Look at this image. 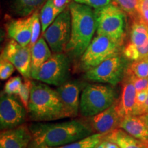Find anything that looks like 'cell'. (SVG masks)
<instances>
[{"label": "cell", "instance_id": "cell-1", "mask_svg": "<svg viewBox=\"0 0 148 148\" xmlns=\"http://www.w3.org/2000/svg\"><path fill=\"white\" fill-rule=\"evenodd\" d=\"M32 140L49 147H61L93 134L86 121L73 119L57 123L36 122L29 125Z\"/></svg>", "mask_w": 148, "mask_h": 148}, {"label": "cell", "instance_id": "cell-2", "mask_svg": "<svg viewBox=\"0 0 148 148\" xmlns=\"http://www.w3.org/2000/svg\"><path fill=\"white\" fill-rule=\"evenodd\" d=\"M69 8L71 16V31L65 51L73 58H80L97 30V14L90 7L75 1L69 3Z\"/></svg>", "mask_w": 148, "mask_h": 148}, {"label": "cell", "instance_id": "cell-3", "mask_svg": "<svg viewBox=\"0 0 148 148\" xmlns=\"http://www.w3.org/2000/svg\"><path fill=\"white\" fill-rule=\"evenodd\" d=\"M29 119L35 122L51 121L66 118L56 89L39 81H32L27 108Z\"/></svg>", "mask_w": 148, "mask_h": 148}, {"label": "cell", "instance_id": "cell-4", "mask_svg": "<svg viewBox=\"0 0 148 148\" xmlns=\"http://www.w3.org/2000/svg\"><path fill=\"white\" fill-rule=\"evenodd\" d=\"M116 101V92L112 85L87 84L80 95L79 114L84 117H91L108 108Z\"/></svg>", "mask_w": 148, "mask_h": 148}, {"label": "cell", "instance_id": "cell-5", "mask_svg": "<svg viewBox=\"0 0 148 148\" xmlns=\"http://www.w3.org/2000/svg\"><path fill=\"white\" fill-rule=\"evenodd\" d=\"M121 45L109 36L97 34L80 57L79 69L86 72L106 59L118 55Z\"/></svg>", "mask_w": 148, "mask_h": 148}, {"label": "cell", "instance_id": "cell-6", "mask_svg": "<svg viewBox=\"0 0 148 148\" xmlns=\"http://www.w3.org/2000/svg\"><path fill=\"white\" fill-rule=\"evenodd\" d=\"M69 56L63 52L53 53L32 78L58 87L69 80Z\"/></svg>", "mask_w": 148, "mask_h": 148}, {"label": "cell", "instance_id": "cell-7", "mask_svg": "<svg viewBox=\"0 0 148 148\" xmlns=\"http://www.w3.org/2000/svg\"><path fill=\"white\" fill-rule=\"evenodd\" d=\"M97 34H103L121 44L125 34V14L115 5L109 4L95 10Z\"/></svg>", "mask_w": 148, "mask_h": 148}, {"label": "cell", "instance_id": "cell-8", "mask_svg": "<svg viewBox=\"0 0 148 148\" xmlns=\"http://www.w3.org/2000/svg\"><path fill=\"white\" fill-rule=\"evenodd\" d=\"M125 67L124 59L116 55L85 72L84 78L91 82L116 86L124 78Z\"/></svg>", "mask_w": 148, "mask_h": 148}, {"label": "cell", "instance_id": "cell-9", "mask_svg": "<svg viewBox=\"0 0 148 148\" xmlns=\"http://www.w3.org/2000/svg\"><path fill=\"white\" fill-rule=\"evenodd\" d=\"M71 31V16L68 6L42 33V36L53 53H62L69 41Z\"/></svg>", "mask_w": 148, "mask_h": 148}, {"label": "cell", "instance_id": "cell-10", "mask_svg": "<svg viewBox=\"0 0 148 148\" xmlns=\"http://www.w3.org/2000/svg\"><path fill=\"white\" fill-rule=\"evenodd\" d=\"M28 115L27 110L14 95L1 92L0 97V127L1 130L24 124Z\"/></svg>", "mask_w": 148, "mask_h": 148}, {"label": "cell", "instance_id": "cell-11", "mask_svg": "<svg viewBox=\"0 0 148 148\" xmlns=\"http://www.w3.org/2000/svg\"><path fill=\"white\" fill-rule=\"evenodd\" d=\"M123 55L132 61L148 57V26L141 20L133 23L130 40L123 49Z\"/></svg>", "mask_w": 148, "mask_h": 148}, {"label": "cell", "instance_id": "cell-12", "mask_svg": "<svg viewBox=\"0 0 148 148\" xmlns=\"http://www.w3.org/2000/svg\"><path fill=\"white\" fill-rule=\"evenodd\" d=\"M1 57L13 64L24 78H31V48L29 45L23 46L11 39L3 49Z\"/></svg>", "mask_w": 148, "mask_h": 148}, {"label": "cell", "instance_id": "cell-13", "mask_svg": "<svg viewBox=\"0 0 148 148\" xmlns=\"http://www.w3.org/2000/svg\"><path fill=\"white\" fill-rule=\"evenodd\" d=\"M63 104L66 118H74L78 115L80 102L81 84L77 81L68 80L56 88Z\"/></svg>", "mask_w": 148, "mask_h": 148}, {"label": "cell", "instance_id": "cell-14", "mask_svg": "<svg viewBox=\"0 0 148 148\" xmlns=\"http://www.w3.org/2000/svg\"><path fill=\"white\" fill-rule=\"evenodd\" d=\"M117 100L108 108L96 115L87 118V123L93 133H109L119 128L122 117L117 110Z\"/></svg>", "mask_w": 148, "mask_h": 148}, {"label": "cell", "instance_id": "cell-15", "mask_svg": "<svg viewBox=\"0 0 148 148\" xmlns=\"http://www.w3.org/2000/svg\"><path fill=\"white\" fill-rule=\"evenodd\" d=\"M32 140L29 126L21 125L3 130L0 134V148H28Z\"/></svg>", "mask_w": 148, "mask_h": 148}, {"label": "cell", "instance_id": "cell-16", "mask_svg": "<svg viewBox=\"0 0 148 148\" xmlns=\"http://www.w3.org/2000/svg\"><path fill=\"white\" fill-rule=\"evenodd\" d=\"M33 16H30L12 19L6 24L7 34L23 46L29 45L32 38Z\"/></svg>", "mask_w": 148, "mask_h": 148}, {"label": "cell", "instance_id": "cell-17", "mask_svg": "<svg viewBox=\"0 0 148 148\" xmlns=\"http://www.w3.org/2000/svg\"><path fill=\"white\" fill-rule=\"evenodd\" d=\"M124 82L122 86L120 100L117 101V110L121 117L134 114L136 103V88L130 75L125 73Z\"/></svg>", "mask_w": 148, "mask_h": 148}, {"label": "cell", "instance_id": "cell-18", "mask_svg": "<svg viewBox=\"0 0 148 148\" xmlns=\"http://www.w3.org/2000/svg\"><path fill=\"white\" fill-rule=\"evenodd\" d=\"M119 128L141 141L148 139L147 127L140 115L130 114L122 117Z\"/></svg>", "mask_w": 148, "mask_h": 148}, {"label": "cell", "instance_id": "cell-19", "mask_svg": "<svg viewBox=\"0 0 148 148\" xmlns=\"http://www.w3.org/2000/svg\"><path fill=\"white\" fill-rule=\"evenodd\" d=\"M51 55L47 42L43 36L40 37L31 48V78Z\"/></svg>", "mask_w": 148, "mask_h": 148}, {"label": "cell", "instance_id": "cell-20", "mask_svg": "<svg viewBox=\"0 0 148 148\" xmlns=\"http://www.w3.org/2000/svg\"><path fill=\"white\" fill-rule=\"evenodd\" d=\"M104 139L112 140L120 148H145L141 140L131 136L121 128H116L108 133Z\"/></svg>", "mask_w": 148, "mask_h": 148}, {"label": "cell", "instance_id": "cell-21", "mask_svg": "<svg viewBox=\"0 0 148 148\" xmlns=\"http://www.w3.org/2000/svg\"><path fill=\"white\" fill-rule=\"evenodd\" d=\"M47 0H14V8L18 15L28 16L34 13Z\"/></svg>", "mask_w": 148, "mask_h": 148}, {"label": "cell", "instance_id": "cell-22", "mask_svg": "<svg viewBox=\"0 0 148 148\" xmlns=\"http://www.w3.org/2000/svg\"><path fill=\"white\" fill-rule=\"evenodd\" d=\"M61 12L55 7L52 0H47L42 5L40 13V19L41 23L42 33L48 28V27L54 21Z\"/></svg>", "mask_w": 148, "mask_h": 148}, {"label": "cell", "instance_id": "cell-23", "mask_svg": "<svg viewBox=\"0 0 148 148\" xmlns=\"http://www.w3.org/2000/svg\"><path fill=\"white\" fill-rule=\"evenodd\" d=\"M107 134L108 133H93L73 143L57 148H95L98 144L104 140Z\"/></svg>", "mask_w": 148, "mask_h": 148}, {"label": "cell", "instance_id": "cell-24", "mask_svg": "<svg viewBox=\"0 0 148 148\" xmlns=\"http://www.w3.org/2000/svg\"><path fill=\"white\" fill-rule=\"evenodd\" d=\"M126 71L138 77H148V57L133 61Z\"/></svg>", "mask_w": 148, "mask_h": 148}, {"label": "cell", "instance_id": "cell-25", "mask_svg": "<svg viewBox=\"0 0 148 148\" xmlns=\"http://www.w3.org/2000/svg\"><path fill=\"white\" fill-rule=\"evenodd\" d=\"M125 12L132 17L140 20V0H116Z\"/></svg>", "mask_w": 148, "mask_h": 148}, {"label": "cell", "instance_id": "cell-26", "mask_svg": "<svg viewBox=\"0 0 148 148\" xmlns=\"http://www.w3.org/2000/svg\"><path fill=\"white\" fill-rule=\"evenodd\" d=\"M23 84L22 78L20 76H14L8 79L3 86V92L9 95H18Z\"/></svg>", "mask_w": 148, "mask_h": 148}, {"label": "cell", "instance_id": "cell-27", "mask_svg": "<svg viewBox=\"0 0 148 148\" xmlns=\"http://www.w3.org/2000/svg\"><path fill=\"white\" fill-rule=\"evenodd\" d=\"M32 82L29 78H24V81L21 85V89H20L19 93H18V97L20 101H21L23 106L26 108L27 110L28 108V103L29 97H30L31 89H32Z\"/></svg>", "mask_w": 148, "mask_h": 148}, {"label": "cell", "instance_id": "cell-28", "mask_svg": "<svg viewBox=\"0 0 148 148\" xmlns=\"http://www.w3.org/2000/svg\"><path fill=\"white\" fill-rule=\"evenodd\" d=\"M33 16V23H32V38L29 43V47L32 48L33 45L39 39V35L41 27V23H40V14L38 13V10L35 11L34 13L32 14Z\"/></svg>", "mask_w": 148, "mask_h": 148}, {"label": "cell", "instance_id": "cell-29", "mask_svg": "<svg viewBox=\"0 0 148 148\" xmlns=\"http://www.w3.org/2000/svg\"><path fill=\"white\" fill-rule=\"evenodd\" d=\"M16 68L10 61L1 57L0 60V78L1 80H5L10 78L14 73Z\"/></svg>", "mask_w": 148, "mask_h": 148}, {"label": "cell", "instance_id": "cell-30", "mask_svg": "<svg viewBox=\"0 0 148 148\" xmlns=\"http://www.w3.org/2000/svg\"><path fill=\"white\" fill-rule=\"evenodd\" d=\"M75 2L81 3L95 9V10L104 8L112 3V0H73Z\"/></svg>", "mask_w": 148, "mask_h": 148}, {"label": "cell", "instance_id": "cell-31", "mask_svg": "<svg viewBox=\"0 0 148 148\" xmlns=\"http://www.w3.org/2000/svg\"><path fill=\"white\" fill-rule=\"evenodd\" d=\"M125 73L130 75L131 79H132L133 84H134L135 88H136V92L143 91L147 89L148 87V77H138L134 76L132 74L125 72Z\"/></svg>", "mask_w": 148, "mask_h": 148}, {"label": "cell", "instance_id": "cell-32", "mask_svg": "<svg viewBox=\"0 0 148 148\" xmlns=\"http://www.w3.org/2000/svg\"><path fill=\"white\" fill-rule=\"evenodd\" d=\"M148 94V90H143V91L138 92L136 93V103H135V109L134 111V115H139V112L140 108L145 103L146 99H147Z\"/></svg>", "mask_w": 148, "mask_h": 148}, {"label": "cell", "instance_id": "cell-33", "mask_svg": "<svg viewBox=\"0 0 148 148\" xmlns=\"http://www.w3.org/2000/svg\"><path fill=\"white\" fill-rule=\"evenodd\" d=\"M52 1L56 8L60 12H62L69 6L70 0H52Z\"/></svg>", "mask_w": 148, "mask_h": 148}, {"label": "cell", "instance_id": "cell-34", "mask_svg": "<svg viewBox=\"0 0 148 148\" xmlns=\"http://www.w3.org/2000/svg\"><path fill=\"white\" fill-rule=\"evenodd\" d=\"M140 20L148 26V8L147 7H140Z\"/></svg>", "mask_w": 148, "mask_h": 148}, {"label": "cell", "instance_id": "cell-35", "mask_svg": "<svg viewBox=\"0 0 148 148\" xmlns=\"http://www.w3.org/2000/svg\"><path fill=\"white\" fill-rule=\"evenodd\" d=\"M28 148H57V147H49V146L44 145L42 143H38L36 141L32 140V141L30 142L29 145L28 146Z\"/></svg>", "mask_w": 148, "mask_h": 148}, {"label": "cell", "instance_id": "cell-36", "mask_svg": "<svg viewBox=\"0 0 148 148\" xmlns=\"http://www.w3.org/2000/svg\"><path fill=\"white\" fill-rule=\"evenodd\" d=\"M147 112H148V94H147V99H146L145 103H144L143 106H142V108H140V112H139V115L147 113Z\"/></svg>", "mask_w": 148, "mask_h": 148}, {"label": "cell", "instance_id": "cell-37", "mask_svg": "<svg viewBox=\"0 0 148 148\" xmlns=\"http://www.w3.org/2000/svg\"><path fill=\"white\" fill-rule=\"evenodd\" d=\"M106 140V145H105V148H120L119 146L117 145L116 143L110 140Z\"/></svg>", "mask_w": 148, "mask_h": 148}, {"label": "cell", "instance_id": "cell-38", "mask_svg": "<svg viewBox=\"0 0 148 148\" xmlns=\"http://www.w3.org/2000/svg\"><path fill=\"white\" fill-rule=\"evenodd\" d=\"M140 116H141L142 119H143L144 122H145V124L146 125V127H147V132H148V112L143 114H141Z\"/></svg>", "mask_w": 148, "mask_h": 148}, {"label": "cell", "instance_id": "cell-39", "mask_svg": "<svg viewBox=\"0 0 148 148\" xmlns=\"http://www.w3.org/2000/svg\"><path fill=\"white\" fill-rule=\"evenodd\" d=\"M105 145H106V140H103L100 143H99L97 145L95 148H105Z\"/></svg>", "mask_w": 148, "mask_h": 148}, {"label": "cell", "instance_id": "cell-40", "mask_svg": "<svg viewBox=\"0 0 148 148\" xmlns=\"http://www.w3.org/2000/svg\"><path fill=\"white\" fill-rule=\"evenodd\" d=\"M140 7L148 8V0H140Z\"/></svg>", "mask_w": 148, "mask_h": 148}, {"label": "cell", "instance_id": "cell-41", "mask_svg": "<svg viewBox=\"0 0 148 148\" xmlns=\"http://www.w3.org/2000/svg\"><path fill=\"white\" fill-rule=\"evenodd\" d=\"M142 142H143V145L145 147V148H148V139L146 140H144V141H142Z\"/></svg>", "mask_w": 148, "mask_h": 148}, {"label": "cell", "instance_id": "cell-42", "mask_svg": "<svg viewBox=\"0 0 148 148\" xmlns=\"http://www.w3.org/2000/svg\"><path fill=\"white\" fill-rule=\"evenodd\" d=\"M147 90H148V87H147Z\"/></svg>", "mask_w": 148, "mask_h": 148}]
</instances>
